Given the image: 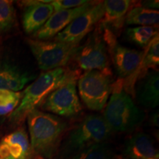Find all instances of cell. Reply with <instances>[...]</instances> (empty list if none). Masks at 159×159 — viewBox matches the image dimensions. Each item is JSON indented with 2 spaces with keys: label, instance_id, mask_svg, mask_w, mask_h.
<instances>
[{
  "label": "cell",
  "instance_id": "obj_1",
  "mask_svg": "<svg viewBox=\"0 0 159 159\" xmlns=\"http://www.w3.org/2000/svg\"><path fill=\"white\" fill-rule=\"evenodd\" d=\"M31 150L40 158L51 159L59 150L68 124L59 116L38 108L27 114Z\"/></svg>",
  "mask_w": 159,
  "mask_h": 159
},
{
  "label": "cell",
  "instance_id": "obj_2",
  "mask_svg": "<svg viewBox=\"0 0 159 159\" xmlns=\"http://www.w3.org/2000/svg\"><path fill=\"white\" fill-rule=\"evenodd\" d=\"M80 77V70L70 68H58L43 71L22 92V97L17 108L11 114L10 119L13 123H20L31 111L40 106L53 91L69 81Z\"/></svg>",
  "mask_w": 159,
  "mask_h": 159
},
{
  "label": "cell",
  "instance_id": "obj_3",
  "mask_svg": "<svg viewBox=\"0 0 159 159\" xmlns=\"http://www.w3.org/2000/svg\"><path fill=\"white\" fill-rule=\"evenodd\" d=\"M124 79L119 78L112 84V94L105 107L103 119L112 132H127L138 126L145 114L123 89Z\"/></svg>",
  "mask_w": 159,
  "mask_h": 159
},
{
  "label": "cell",
  "instance_id": "obj_4",
  "mask_svg": "<svg viewBox=\"0 0 159 159\" xmlns=\"http://www.w3.org/2000/svg\"><path fill=\"white\" fill-rule=\"evenodd\" d=\"M111 134L102 116L89 114L69 131L63 144V155L74 156L89 147L105 142Z\"/></svg>",
  "mask_w": 159,
  "mask_h": 159
},
{
  "label": "cell",
  "instance_id": "obj_5",
  "mask_svg": "<svg viewBox=\"0 0 159 159\" xmlns=\"http://www.w3.org/2000/svg\"><path fill=\"white\" fill-rule=\"evenodd\" d=\"M30 50L39 68L43 71L63 68L74 58L79 46L57 41L27 40Z\"/></svg>",
  "mask_w": 159,
  "mask_h": 159
},
{
  "label": "cell",
  "instance_id": "obj_6",
  "mask_svg": "<svg viewBox=\"0 0 159 159\" xmlns=\"http://www.w3.org/2000/svg\"><path fill=\"white\" fill-rule=\"evenodd\" d=\"M111 76L98 70H90L80 77L79 94L89 109L99 111L105 108L112 90Z\"/></svg>",
  "mask_w": 159,
  "mask_h": 159
},
{
  "label": "cell",
  "instance_id": "obj_7",
  "mask_svg": "<svg viewBox=\"0 0 159 159\" xmlns=\"http://www.w3.org/2000/svg\"><path fill=\"white\" fill-rule=\"evenodd\" d=\"M108 52L103 41L100 30L95 29L81 47H78L74 58L81 69L86 71L98 70L105 74L112 75L109 67Z\"/></svg>",
  "mask_w": 159,
  "mask_h": 159
},
{
  "label": "cell",
  "instance_id": "obj_8",
  "mask_svg": "<svg viewBox=\"0 0 159 159\" xmlns=\"http://www.w3.org/2000/svg\"><path fill=\"white\" fill-rule=\"evenodd\" d=\"M76 82L69 81L50 93L40 105L41 111L66 118L78 115L82 111V105L77 95Z\"/></svg>",
  "mask_w": 159,
  "mask_h": 159
},
{
  "label": "cell",
  "instance_id": "obj_9",
  "mask_svg": "<svg viewBox=\"0 0 159 159\" xmlns=\"http://www.w3.org/2000/svg\"><path fill=\"white\" fill-rule=\"evenodd\" d=\"M104 14L103 2H95L92 6L73 20L55 37V41L78 46L85 35L97 27Z\"/></svg>",
  "mask_w": 159,
  "mask_h": 159
},
{
  "label": "cell",
  "instance_id": "obj_10",
  "mask_svg": "<svg viewBox=\"0 0 159 159\" xmlns=\"http://www.w3.org/2000/svg\"><path fill=\"white\" fill-rule=\"evenodd\" d=\"M95 2L88 1V2L80 7L54 12L42 27L33 34V39L40 41H47L55 37L73 20L94 5Z\"/></svg>",
  "mask_w": 159,
  "mask_h": 159
},
{
  "label": "cell",
  "instance_id": "obj_11",
  "mask_svg": "<svg viewBox=\"0 0 159 159\" xmlns=\"http://www.w3.org/2000/svg\"><path fill=\"white\" fill-rule=\"evenodd\" d=\"M51 2L49 0L21 2V5L25 6L22 25L27 34H34L53 14L54 9Z\"/></svg>",
  "mask_w": 159,
  "mask_h": 159
},
{
  "label": "cell",
  "instance_id": "obj_12",
  "mask_svg": "<svg viewBox=\"0 0 159 159\" xmlns=\"http://www.w3.org/2000/svg\"><path fill=\"white\" fill-rule=\"evenodd\" d=\"M142 61L136 71L130 77L124 79L123 89L128 94L135 97V85L144 77L150 69H156L159 64V37L157 34L145 47Z\"/></svg>",
  "mask_w": 159,
  "mask_h": 159
},
{
  "label": "cell",
  "instance_id": "obj_13",
  "mask_svg": "<svg viewBox=\"0 0 159 159\" xmlns=\"http://www.w3.org/2000/svg\"><path fill=\"white\" fill-rule=\"evenodd\" d=\"M108 52L121 79L130 77L136 70L144 55V52L124 47L118 42Z\"/></svg>",
  "mask_w": 159,
  "mask_h": 159
},
{
  "label": "cell",
  "instance_id": "obj_14",
  "mask_svg": "<svg viewBox=\"0 0 159 159\" xmlns=\"http://www.w3.org/2000/svg\"><path fill=\"white\" fill-rule=\"evenodd\" d=\"M30 151L28 136L24 129L8 134L0 142V159H27Z\"/></svg>",
  "mask_w": 159,
  "mask_h": 159
},
{
  "label": "cell",
  "instance_id": "obj_15",
  "mask_svg": "<svg viewBox=\"0 0 159 159\" xmlns=\"http://www.w3.org/2000/svg\"><path fill=\"white\" fill-rule=\"evenodd\" d=\"M136 2L129 0L104 1V14L98 25L107 27L114 33L119 31L124 25L127 13Z\"/></svg>",
  "mask_w": 159,
  "mask_h": 159
},
{
  "label": "cell",
  "instance_id": "obj_16",
  "mask_svg": "<svg viewBox=\"0 0 159 159\" xmlns=\"http://www.w3.org/2000/svg\"><path fill=\"white\" fill-rule=\"evenodd\" d=\"M123 154L127 159H158V151L150 136L136 133L125 142Z\"/></svg>",
  "mask_w": 159,
  "mask_h": 159
},
{
  "label": "cell",
  "instance_id": "obj_17",
  "mask_svg": "<svg viewBox=\"0 0 159 159\" xmlns=\"http://www.w3.org/2000/svg\"><path fill=\"white\" fill-rule=\"evenodd\" d=\"M135 85V96L139 104L146 108H154L159 103V75L152 71L137 81Z\"/></svg>",
  "mask_w": 159,
  "mask_h": 159
},
{
  "label": "cell",
  "instance_id": "obj_18",
  "mask_svg": "<svg viewBox=\"0 0 159 159\" xmlns=\"http://www.w3.org/2000/svg\"><path fill=\"white\" fill-rule=\"evenodd\" d=\"M33 77L7 63H0V89L21 91Z\"/></svg>",
  "mask_w": 159,
  "mask_h": 159
},
{
  "label": "cell",
  "instance_id": "obj_19",
  "mask_svg": "<svg viewBox=\"0 0 159 159\" xmlns=\"http://www.w3.org/2000/svg\"><path fill=\"white\" fill-rule=\"evenodd\" d=\"M159 13L158 10L145 8L136 2L125 16L126 25L158 26Z\"/></svg>",
  "mask_w": 159,
  "mask_h": 159
},
{
  "label": "cell",
  "instance_id": "obj_20",
  "mask_svg": "<svg viewBox=\"0 0 159 159\" xmlns=\"http://www.w3.org/2000/svg\"><path fill=\"white\" fill-rule=\"evenodd\" d=\"M127 38L131 42L141 47H146L150 41L158 34L156 27L152 26H140L136 27H128L126 31Z\"/></svg>",
  "mask_w": 159,
  "mask_h": 159
},
{
  "label": "cell",
  "instance_id": "obj_21",
  "mask_svg": "<svg viewBox=\"0 0 159 159\" xmlns=\"http://www.w3.org/2000/svg\"><path fill=\"white\" fill-rule=\"evenodd\" d=\"M113 157L114 152L112 148L105 142L80 151L69 159H111Z\"/></svg>",
  "mask_w": 159,
  "mask_h": 159
},
{
  "label": "cell",
  "instance_id": "obj_22",
  "mask_svg": "<svg viewBox=\"0 0 159 159\" xmlns=\"http://www.w3.org/2000/svg\"><path fill=\"white\" fill-rule=\"evenodd\" d=\"M16 23V11L12 1L0 0V33L9 32Z\"/></svg>",
  "mask_w": 159,
  "mask_h": 159
},
{
  "label": "cell",
  "instance_id": "obj_23",
  "mask_svg": "<svg viewBox=\"0 0 159 159\" xmlns=\"http://www.w3.org/2000/svg\"><path fill=\"white\" fill-rule=\"evenodd\" d=\"M87 2L88 1L85 0H55L51 2V5L53 7L54 12H56L80 7Z\"/></svg>",
  "mask_w": 159,
  "mask_h": 159
},
{
  "label": "cell",
  "instance_id": "obj_24",
  "mask_svg": "<svg viewBox=\"0 0 159 159\" xmlns=\"http://www.w3.org/2000/svg\"><path fill=\"white\" fill-rule=\"evenodd\" d=\"M22 92L0 89V106H7L14 102H20Z\"/></svg>",
  "mask_w": 159,
  "mask_h": 159
},
{
  "label": "cell",
  "instance_id": "obj_25",
  "mask_svg": "<svg viewBox=\"0 0 159 159\" xmlns=\"http://www.w3.org/2000/svg\"><path fill=\"white\" fill-rule=\"evenodd\" d=\"M140 5L145 8L151 9V10H156L158 8V1L154 0V1H145L143 2V3H140Z\"/></svg>",
  "mask_w": 159,
  "mask_h": 159
},
{
  "label": "cell",
  "instance_id": "obj_26",
  "mask_svg": "<svg viewBox=\"0 0 159 159\" xmlns=\"http://www.w3.org/2000/svg\"><path fill=\"white\" fill-rule=\"evenodd\" d=\"M151 122L152 123L156 126H158V111H157L156 112H154L153 114L151 116Z\"/></svg>",
  "mask_w": 159,
  "mask_h": 159
},
{
  "label": "cell",
  "instance_id": "obj_27",
  "mask_svg": "<svg viewBox=\"0 0 159 159\" xmlns=\"http://www.w3.org/2000/svg\"><path fill=\"white\" fill-rule=\"evenodd\" d=\"M111 159H124L122 158V157H120V156H114Z\"/></svg>",
  "mask_w": 159,
  "mask_h": 159
},
{
  "label": "cell",
  "instance_id": "obj_28",
  "mask_svg": "<svg viewBox=\"0 0 159 159\" xmlns=\"http://www.w3.org/2000/svg\"><path fill=\"white\" fill-rule=\"evenodd\" d=\"M35 159H46V158H35Z\"/></svg>",
  "mask_w": 159,
  "mask_h": 159
},
{
  "label": "cell",
  "instance_id": "obj_29",
  "mask_svg": "<svg viewBox=\"0 0 159 159\" xmlns=\"http://www.w3.org/2000/svg\"><path fill=\"white\" fill-rule=\"evenodd\" d=\"M149 159H156V158H149Z\"/></svg>",
  "mask_w": 159,
  "mask_h": 159
}]
</instances>
